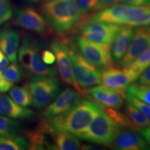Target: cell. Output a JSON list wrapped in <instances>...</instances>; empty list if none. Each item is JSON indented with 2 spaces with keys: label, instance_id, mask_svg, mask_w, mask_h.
Segmentation results:
<instances>
[{
  "label": "cell",
  "instance_id": "cell-1",
  "mask_svg": "<svg viewBox=\"0 0 150 150\" xmlns=\"http://www.w3.org/2000/svg\"><path fill=\"white\" fill-rule=\"evenodd\" d=\"M41 11L48 27L65 42L76 33L85 19L77 0H49L41 6Z\"/></svg>",
  "mask_w": 150,
  "mask_h": 150
},
{
  "label": "cell",
  "instance_id": "cell-2",
  "mask_svg": "<svg viewBox=\"0 0 150 150\" xmlns=\"http://www.w3.org/2000/svg\"><path fill=\"white\" fill-rule=\"evenodd\" d=\"M104 110V107L93 99L81 98L68 112L40 125L48 134L53 131H67L78 137L87 129L92 121Z\"/></svg>",
  "mask_w": 150,
  "mask_h": 150
},
{
  "label": "cell",
  "instance_id": "cell-3",
  "mask_svg": "<svg viewBox=\"0 0 150 150\" xmlns=\"http://www.w3.org/2000/svg\"><path fill=\"white\" fill-rule=\"evenodd\" d=\"M83 22H104L137 27L150 26V7L116 4L109 8L93 13Z\"/></svg>",
  "mask_w": 150,
  "mask_h": 150
},
{
  "label": "cell",
  "instance_id": "cell-4",
  "mask_svg": "<svg viewBox=\"0 0 150 150\" xmlns=\"http://www.w3.org/2000/svg\"><path fill=\"white\" fill-rule=\"evenodd\" d=\"M66 43L72 61L75 79L81 88L86 92L84 89L100 84L102 74L101 70L92 64L81 54L72 37L69 38Z\"/></svg>",
  "mask_w": 150,
  "mask_h": 150
},
{
  "label": "cell",
  "instance_id": "cell-5",
  "mask_svg": "<svg viewBox=\"0 0 150 150\" xmlns=\"http://www.w3.org/2000/svg\"><path fill=\"white\" fill-rule=\"evenodd\" d=\"M120 128L119 125L104 108L92 121L87 129L78 137L84 141L110 147Z\"/></svg>",
  "mask_w": 150,
  "mask_h": 150
},
{
  "label": "cell",
  "instance_id": "cell-6",
  "mask_svg": "<svg viewBox=\"0 0 150 150\" xmlns=\"http://www.w3.org/2000/svg\"><path fill=\"white\" fill-rule=\"evenodd\" d=\"M27 86L32 99L31 106L37 110L45 108L61 92V82L55 76H35Z\"/></svg>",
  "mask_w": 150,
  "mask_h": 150
},
{
  "label": "cell",
  "instance_id": "cell-7",
  "mask_svg": "<svg viewBox=\"0 0 150 150\" xmlns=\"http://www.w3.org/2000/svg\"><path fill=\"white\" fill-rule=\"evenodd\" d=\"M81 54L101 71L112 65L110 44L94 42L81 35L72 36Z\"/></svg>",
  "mask_w": 150,
  "mask_h": 150
},
{
  "label": "cell",
  "instance_id": "cell-8",
  "mask_svg": "<svg viewBox=\"0 0 150 150\" xmlns=\"http://www.w3.org/2000/svg\"><path fill=\"white\" fill-rule=\"evenodd\" d=\"M50 46L55 55L56 70L62 81L67 85L72 86L73 88L78 91L81 95H87L86 92L78 85L75 79L67 43L61 39L56 38L50 42Z\"/></svg>",
  "mask_w": 150,
  "mask_h": 150
},
{
  "label": "cell",
  "instance_id": "cell-9",
  "mask_svg": "<svg viewBox=\"0 0 150 150\" xmlns=\"http://www.w3.org/2000/svg\"><path fill=\"white\" fill-rule=\"evenodd\" d=\"M122 26L104 22H83L76 33L94 42L110 44Z\"/></svg>",
  "mask_w": 150,
  "mask_h": 150
},
{
  "label": "cell",
  "instance_id": "cell-10",
  "mask_svg": "<svg viewBox=\"0 0 150 150\" xmlns=\"http://www.w3.org/2000/svg\"><path fill=\"white\" fill-rule=\"evenodd\" d=\"M81 94L73 88H67L48 104L42 112L43 120H48L72 109L81 99Z\"/></svg>",
  "mask_w": 150,
  "mask_h": 150
},
{
  "label": "cell",
  "instance_id": "cell-11",
  "mask_svg": "<svg viewBox=\"0 0 150 150\" xmlns=\"http://www.w3.org/2000/svg\"><path fill=\"white\" fill-rule=\"evenodd\" d=\"M14 22L19 27L33 32L45 34L48 25L43 15L31 7H20L16 9Z\"/></svg>",
  "mask_w": 150,
  "mask_h": 150
},
{
  "label": "cell",
  "instance_id": "cell-12",
  "mask_svg": "<svg viewBox=\"0 0 150 150\" xmlns=\"http://www.w3.org/2000/svg\"><path fill=\"white\" fill-rule=\"evenodd\" d=\"M150 47V26H140L135 32L128 50L117 67L123 68L130 64L138 56Z\"/></svg>",
  "mask_w": 150,
  "mask_h": 150
},
{
  "label": "cell",
  "instance_id": "cell-13",
  "mask_svg": "<svg viewBox=\"0 0 150 150\" xmlns=\"http://www.w3.org/2000/svg\"><path fill=\"white\" fill-rule=\"evenodd\" d=\"M131 83H132V81L125 68L115 67L112 65L102 71L101 83L120 93L125 99L127 88Z\"/></svg>",
  "mask_w": 150,
  "mask_h": 150
},
{
  "label": "cell",
  "instance_id": "cell-14",
  "mask_svg": "<svg viewBox=\"0 0 150 150\" xmlns=\"http://www.w3.org/2000/svg\"><path fill=\"white\" fill-rule=\"evenodd\" d=\"M110 147L119 150H142L149 146L137 131L120 127Z\"/></svg>",
  "mask_w": 150,
  "mask_h": 150
},
{
  "label": "cell",
  "instance_id": "cell-15",
  "mask_svg": "<svg viewBox=\"0 0 150 150\" xmlns=\"http://www.w3.org/2000/svg\"><path fill=\"white\" fill-rule=\"evenodd\" d=\"M91 98L104 108L120 110L125 104V98L120 93L104 86L99 85L89 88L86 91Z\"/></svg>",
  "mask_w": 150,
  "mask_h": 150
},
{
  "label": "cell",
  "instance_id": "cell-16",
  "mask_svg": "<svg viewBox=\"0 0 150 150\" xmlns=\"http://www.w3.org/2000/svg\"><path fill=\"white\" fill-rule=\"evenodd\" d=\"M135 32V28L123 25L112 40L110 47V53L112 63L117 65L126 54Z\"/></svg>",
  "mask_w": 150,
  "mask_h": 150
},
{
  "label": "cell",
  "instance_id": "cell-17",
  "mask_svg": "<svg viewBox=\"0 0 150 150\" xmlns=\"http://www.w3.org/2000/svg\"><path fill=\"white\" fill-rule=\"evenodd\" d=\"M19 45L20 33L18 30L8 27L0 30V49L12 63L18 62Z\"/></svg>",
  "mask_w": 150,
  "mask_h": 150
},
{
  "label": "cell",
  "instance_id": "cell-18",
  "mask_svg": "<svg viewBox=\"0 0 150 150\" xmlns=\"http://www.w3.org/2000/svg\"><path fill=\"white\" fill-rule=\"evenodd\" d=\"M0 114L11 119H31L34 115L32 110L17 104L6 95L0 94Z\"/></svg>",
  "mask_w": 150,
  "mask_h": 150
},
{
  "label": "cell",
  "instance_id": "cell-19",
  "mask_svg": "<svg viewBox=\"0 0 150 150\" xmlns=\"http://www.w3.org/2000/svg\"><path fill=\"white\" fill-rule=\"evenodd\" d=\"M27 74L34 76H55L57 74L56 67L46 65L42 61L41 58L40 46L39 43L35 40Z\"/></svg>",
  "mask_w": 150,
  "mask_h": 150
},
{
  "label": "cell",
  "instance_id": "cell-20",
  "mask_svg": "<svg viewBox=\"0 0 150 150\" xmlns=\"http://www.w3.org/2000/svg\"><path fill=\"white\" fill-rule=\"evenodd\" d=\"M49 135L54 141L52 149L78 150L81 147L79 137L67 131H53Z\"/></svg>",
  "mask_w": 150,
  "mask_h": 150
},
{
  "label": "cell",
  "instance_id": "cell-21",
  "mask_svg": "<svg viewBox=\"0 0 150 150\" xmlns=\"http://www.w3.org/2000/svg\"><path fill=\"white\" fill-rule=\"evenodd\" d=\"M50 136L44 128L41 126L34 130L27 133V141L29 142V149H52V145L49 142L47 136Z\"/></svg>",
  "mask_w": 150,
  "mask_h": 150
},
{
  "label": "cell",
  "instance_id": "cell-22",
  "mask_svg": "<svg viewBox=\"0 0 150 150\" xmlns=\"http://www.w3.org/2000/svg\"><path fill=\"white\" fill-rule=\"evenodd\" d=\"M150 66V47L145 50L134 61L131 62L128 66L123 67L130 76L134 83L138 79L139 75L145 69Z\"/></svg>",
  "mask_w": 150,
  "mask_h": 150
},
{
  "label": "cell",
  "instance_id": "cell-23",
  "mask_svg": "<svg viewBox=\"0 0 150 150\" xmlns=\"http://www.w3.org/2000/svg\"><path fill=\"white\" fill-rule=\"evenodd\" d=\"M125 111L134 130L138 131L142 128L150 127L149 118L127 102L125 105Z\"/></svg>",
  "mask_w": 150,
  "mask_h": 150
},
{
  "label": "cell",
  "instance_id": "cell-24",
  "mask_svg": "<svg viewBox=\"0 0 150 150\" xmlns=\"http://www.w3.org/2000/svg\"><path fill=\"white\" fill-rule=\"evenodd\" d=\"M29 147V142L23 137L16 135L0 136V150H24Z\"/></svg>",
  "mask_w": 150,
  "mask_h": 150
},
{
  "label": "cell",
  "instance_id": "cell-25",
  "mask_svg": "<svg viewBox=\"0 0 150 150\" xmlns=\"http://www.w3.org/2000/svg\"><path fill=\"white\" fill-rule=\"evenodd\" d=\"M8 91L11 99L17 104L24 107H28L32 104L31 95L27 86H13Z\"/></svg>",
  "mask_w": 150,
  "mask_h": 150
},
{
  "label": "cell",
  "instance_id": "cell-26",
  "mask_svg": "<svg viewBox=\"0 0 150 150\" xmlns=\"http://www.w3.org/2000/svg\"><path fill=\"white\" fill-rule=\"evenodd\" d=\"M20 123L0 114V136L16 135L20 131Z\"/></svg>",
  "mask_w": 150,
  "mask_h": 150
},
{
  "label": "cell",
  "instance_id": "cell-27",
  "mask_svg": "<svg viewBox=\"0 0 150 150\" xmlns=\"http://www.w3.org/2000/svg\"><path fill=\"white\" fill-rule=\"evenodd\" d=\"M127 92L142 102L150 105V86L131 83L127 88Z\"/></svg>",
  "mask_w": 150,
  "mask_h": 150
},
{
  "label": "cell",
  "instance_id": "cell-28",
  "mask_svg": "<svg viewBox=\"0 0 150 150\" xmlns=\"http://www.w3.org/2000/svg\"><path fill=\"white\" fill-rule=\"evenodd\" d=\"M24 72L21 66L18 64V62H13L5 69L2 73L3 76L8 81L12 83H18L23 77Z\"/></svg>",
  "mask_w": 150,
  "mask_h": 150
},
{
  "label": "cell",
  "instance_id": "cell-29",
  "mask_svg": "<svg viewBox=\"0 0 150 150\" xmlns=\"http://www.w3.org/2000/svg\"><path fill=\"white\" fill-rule=\"evenodd\" d=\"M125 99L127 100V102L129 104L135 106V107L140 110V111L143 112L146 116L150 119V105L145 104V103L142 102V101L139 100L137 99L136 97L133 96L132 95L129 94V93H126V97H125Z\"/></svg>",
  "mask_w": 150,
  "mask_h": 150
},
{
  "label": "cell",
  "instance_id": "cell-30",
  "mask_svg": "<svg viewBox=\"0 0 150 150\" xmlns=\"http://www.w3.org/2000/svg\"><path fill=\"white\" fill-rule=\"evenodd\" d=\"M13 11L10 0H0V26L12 18Z\"/></svg>",
  "mask_w": 150,
  "mask_h": 150
},
{
  "label": "cell",
  "instance_id": "cell-31",
  "mask_svg": "<svg viewBox=\"0 0 150 150\" xmlns=\"http://www.w3.org/2000/svg\"><path fill=\"white\" fill-rule=\"evenodd\" d=\"M97 1L98 0H77L80 11L84 18L93 13Z\"/></svg>",
  "mask_w": 150,
  "mask_h": 150
},
{
  "label": "cell",
  "instance_id": "cell-32",
  "mask_svg": "<svg viewBox=\"0 0 150 150\" xmlns=\"http://www.w3.org/2000/svg\"><path fill=\"white\" fill-rule=\"evenodd\" d=\"M134 83L140 84V85L150 86V66L145 69L139 75V76Z\"/></svg>",
  "mask_w": 150,
  "mask_h": 150
},
{
  "label": "cell",
  "instance_id": "cell-33",
  "mask_svg": "<svg viewBox=\"0 0 150 150\" xmlns=\"http://www.w3.org/2000/svg\"><path fill=\"white\" fill-rule=\"evenodd\" d=\"M118 1H120V0H98L93 13L97 12V11H102L105 8H109V7L112 6L116 4Z\"/></svg>",
  "mask_w": 150,
  "mask_h": 150
},
{
  "label": "cell",
  "instance_id": "cell-34",
  "mask_svg": "<svg viewBox=\"0 0 150 150\" xmlns=\"http://www.w3.org/2000/svg\"><path fill=\"white\" fill-rule=\"evenodd\" d=\"M41 58L42 61L46 65H52L56 62V57L54 52L52 50H45L41 53Z\"/></svg>",
  "mask_w": 150,
  "mask_h": 150
},
{
  "label": "cell",
  "instance_id": "cell-35",
  "mask_svg": "<svg viewBox=\"0 0 150 150\" xmlns=\"http://www.w3.org/2000/svg\"><path fill=\"white\" fill-rule=\"evenodd\" d=\"M122 3L136 6H149L150 0H120Z\"/></svg>",
  "mask_w": 150,
  "mask_h": 150
},
{
  "label": "cell",
  "instance_id": "cell-36",
  "mask_svg": "<svg viewBox=\"0 0 150 150\" xmlns=\"http://www.w3.org/2000/svg\"><path fill=\"white\" fill-rule=\"evenodd\" d=\"M13 86V83H11L4 77L2 74L0 73V93H5L8 92L11 88Z\"/></svg>",
  "mask_w": 150,
  "mask_h": 150
},
{
  "label": "cell",
  "instance_id": "cell-37",
  "mask_svg": "<svg viewBox=\"0 0 150 150\" xmlns=\"http://www.w3.org/2000/svg\"><path fill=\"white\" fill-rule=\"evenodd\" d=\"M9 64V60L5 54L0 49V73L2 74L5 69L8 67Z\"/></svg>",
  "mask_w": 150,
  "mask_h": 150
},
{
  "label": "cell",
  "instance_id": "cell-38",
  "mask_svg": "<svg viewBox=\"0 0 150 150\" xmlns=\"http://www.w3.org/2000/svg\"><path fill=\"white\" fill-rule=\"evenodd\" d=\"M138 132L145 139L148 145L150 147V127H145V128L140 129L138 131Z\"/></svg>",
  "mask_w": 150,
  "mask_h": 150
},
{
  "label": "cell",
  "instance_id": "cell-39",
  "mask_svg": "<svg viewBox=\"0 0 150 150\" xmlns=\"http://www.w3.org/2000/svg\"><path fill=\"white\" fill-rule=\"evenodd\" d=\"M27 1L31 4H38V3H40L42 0H27Z\"/></svg>",
  "mask_w": 150,
  "mask_h": 150
},
{
  "label": "cell",
  "instance_id": "cell-40",
  "mask_svg": "<svg viewBox=\"0 0 150 150\" xmlns=\"http://www.w3.org/2000/svg\"><path fill=\"white\" fill-rule=\"evenodd\" d=\"M45 1H49V0H45Z\"/></svg>",
  "mask_w": 150,
  "mask_h": 150
},
{
  "label": "cell",
  "instance_id": "cell-41",
  "mask_svg": "<svg viewBox=\"0 0 150 150\" xmlns=\"http://www.w3.org/2000/svg\"><path fill=\"white\" fill-rule=\"evenodd\" d=\"M149 7H150V6H149Z\"/></svg>",
  "mask_w": 150,
  "mask_h": 150
}]
</instances>
